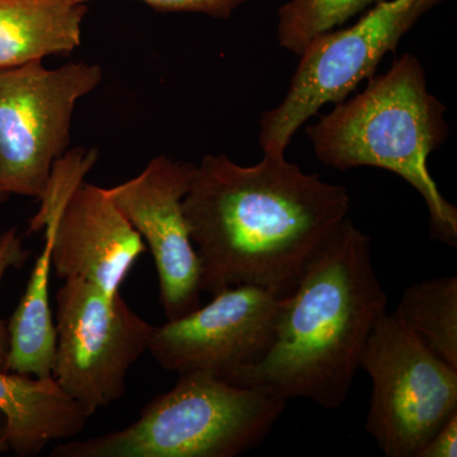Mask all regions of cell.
Returning <instances> with one entry per match:
<instances>
[{"mask_svg":"<svg viewBox=\"0 0 457 457\" xmlns=\"http://www.w3.org/2000/svg\"><path fill=\"white\" fill-rule=\"evenodd\" d=\"M182 207L201 291L215 296L251 285L285 299L348 218L351 196L285 155L240 165L209 154L196 165Z\"/></svg>","mask_w":457,"mask_h":457,"instance_id":"obj_1","label":"cell"},{"mask_svg":"<svg viewBox=\"0 0 457 457\" xmlns=\"http://www.w3.org/2000/svg\"><path fill=\"white\" fill-rule=\"evenodd\" d=\"M386 303L371 237L347 218L285 297L269 351L227 381L285 402L303 398L326 409L342 407Z\"/></svg>","mask_w":457,"mask_h":457,"instance_id":"obj_2","label":"cell"},{"mask_svg":"<svg viewBox=\"0 0 457 457\" xmlns=\"http://www.w3.org/2000/svg\"><path fill=\"white\" fill-rule=\"evenodd\" d=\"M446 112L428 90L425 66L407 53L305 132L327 167L380 168L404 179L425 200L432 239L456 248L457 209L441 194L427 165L449 137Z\"/></svg>","mask_w":457,"mask_h":457,"instance_id":"obj_3","label":"cell"},{"mask_svg":"<svg viewBox=\"0 0 457 457\" xmlns=\"http://www.w3.org/2000/svg\"><path fill=\"white\" fill-rule=\"evenodd\" d=\"M130 426L66 441L51 457H234L270 435L285 400L207 372L179 375Z\"/></svg>","mask_w":457,"mask_h":457,"instance_id":"obj_4","label":"cell"},{"mask_svg":"<svg viewBox=\"0 0 457 457\" xmlns=\"http://www.w3.org/2000/svg\"><path fill=\"white\" fill-rule=\"evenodd\" d=\"M446 0H383L348 29L312 38L300 54L281 104L262 114L258 141L263 155L282 156L300 128L329 104H342L374 77L385 56L418 21Z\"/></svg>","mask_w":457,"mask_h":457,"instance_id":"obj_5","label":"cell"},{"mask_svg":"<svg viewBox=\"0 0 457 457\" xmlns=\"http://www.w3.org/2000/svg\"><path fill=\"white\" fill-rule=\"evenodd\" d=\"M372 383L366 431L387 457H417L457 414V370L385 312L361 359Z\"/></svg>","mask_w":457,"mask_h":457,"instance_id":"obj_6","label":"cell"},{"mask_svg":"<svg viewBox=\"0 0 457 457\" xmlns=\"http://www.w3.org/2000/svg\"><path fill=\"white\" fill-rule=\"evenodd\" d=\"M96 159L82 150L57 162L29 231L45 228L57 278H82L114 296L146 245L107 189L84 182Z\"/></svg>","mask_w":457,"mask_h":457,"instance_id":"obj_7","label":"cell"},{"mask_svg":"<svg viewBox=\"0 0 457 457\" xmlns=\"http://www.w3.org/2000/svg\"><path fill=\"white\" fill-rule=\"evenodd\" d=\"M55 299L51 378L92 417L125 395L129 372L149 351L155 327L121 294L108 296L82 278L65 279Z\"/></svg>","mask_w":457,"mask_h":457,"instance_id":"obj_8","label":"cell"},{"mask_svg":"<svg viewBox=\"0 0 457 457\" xmlns=\"http://www.w3.org/2000/svg\"><path fill=\"white\" fill-rule=\"evenodd\" d=\"M97 64L42 62L0 71V187L40 200L54 167L66 155L75 107L97 88Z\"/></svg>","mask_w":457,"mask_h":457,"instance_id":"obj_9","label":"cell"},{"mask_svg":"<svg viewBox=\"0 0 457 457\" xmlns=\"http://www.w3.org/2000/svg\"><path fill=\"white\" fill-rule=\"evenodd\" d=\"M282 308L284 299L263 288L234 286L206 306L155 327L147 352L165 371L227 380L269 351Z\"/></svg>","mask_w":457,"mask_h":457,"instance_id":"obj_10","label":"cell"},{"mask_svg":"<svg viewBox=\"0 0 457 457\" xmlns=\"http://www.w3.org/2000/svg\"><path fill=\"white\" fill-rule=\"evenodd\" d=\"M196 164L159 155L141 173L106 188L154 258L167 320L201 306L200 264L183 212Z\"/></svg>","mask_w":457,"mask_h":457,"instance_id":"obj_11","label":"cell"},{"mask_svg":"<svg viewBox=\"0 0 457 457\" xmlns=\"http://www.w3.org/2000/svg\"><path fill=\"white\" fill-rule=\"evenodd\" d=\"M0 437L17 456H37L54 442L68 441L86 428L89 417L53 378L0 370Z\"/></svg>","mask_w":457,"mask_h":457,"instance_id":"obj_12","label":"cell"},{"mask_svg":"<svg viewBox=\"0 0 457 457\" xmlns=\"http://www.w3.org/2000/svg\"><path fill=\"white\" fill-rule=\"evenodd\" d=\"M86 14L73 0H0V71L71 53Z\"/></svg>","mask_w":457,"mask_h":457,"instance_id":"obj_13","label":"cell"},{"mask_svg":"<svg viewBox=\"0 0 457 457\" xmlns=\"http://www.w3.org/2000/svg\"><path fill=\"white\" fill-rule=\"evenodd\" d=\"M51 270V240L45 234L44 248L36 260L26 293L7 327L9 350L5 371L51 378L56 347L49 296Z\"/></svg>","mask_w":457,"mask_h":457,"instance_id":"obj_14","label":"cell"},{"mask_svg":"<svg viewBox=\"0 0 457 457\" xmlns=\"http://www.w3.org/2000/svg\"><path fill=\"white\" fill-rule=\"evenodd\" d=\"M394 312L436 354L457 370L456 276L409 286Z\"/></svg>","mask_w":457,"mask_h":457,"instance_id":"obj_15","label":"cell"},{"mask_svg":"<svg viewBox=\"0 0 457 457\" xmlns=\"http://www.w3.org/2000/svg\"><path fill=\"white\" fill-rule=\"evenodd\" d=\"M378 2L383 0H290L278 8V45L300 55L312 38L345 25Z\"/></svg>","mask_w":457,"mask_h":457,"instance_id":"obj_16","label":"cell"},{"mask_svg":"<svg viewBox=\"0 0 457 457\" xmlns=\"http://www.w3.org/2000/svg\"><path fill=\"white\" fill-rule=\"evenodd\" d=\"M29 251L23 246L22 237L16 228H8L0 236V282L8 270L21 269L29 261ZM9 350L7 327L0 319V370L5 371Z\"/></svg>","mask_w":457,"mask_h":457,"instance_id":"obj_17","label":"cell"},{"mask_svg":"<svg viewBox=\"0 0 457 457\" xmlns=\"http://www.w3.org/2000/svg\"><path fill=\"white\" fill-rule=\"evenodd\" d=\"M74 3L87 4L90 0H73ZM155 11L183 12V13L204 14L218 20H227L233 16L237 8L246 0H141Z\"/></svg>","mask_w":457,"mask_h":457,"instance_id":"obj_18","label":"cell"},{"mask_svg":"<svg viewBox=\"0 0 457 457\" xmlns=\"http://www.w3.org/2000/svg\"><path fill=\"white\" fill-rule=\"evenodd\" d=\"M457 456V414L438 429L417 457Z\"/></svg>","mask_w":457,"mask_h":457,"instance_id":"obj_19","label":"cell"},{"mask_svg":"<svg viewBox=\"0 0 457 457\" xmlns=\"http://www.w3.org/2000/svg\"><path fill=\"white\" fill-rule=\"evenodd\" d=\"M8 450L9 446L7 442H5L4 440H3L2 437H0V453H7Z\"/></svg>","mask_w":457,"mask_h":457,"instance_id":"obj_20","label":"cell"},{"mask_svg":"<svg viewBox=\"0 0 457 457\" xmlns=\"http://www.w3.org/2000/svg\"><path fill=\"white\" fill-rule=\"evenodd\" d=\"M9 195L7 192L3 191V188L0 187V204L4 203L5 200H7Z\"/></svg>","mask_w":457,"mask_h":457,"instance_id":"obj_21","label":"cell"}]
</instances>
